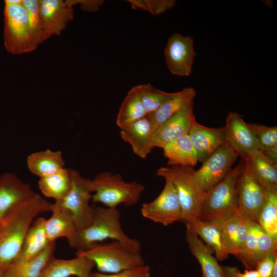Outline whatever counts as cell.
<instances>
[{"label":"cell","instance_id":"cell-1","mask_svg":"<svg viewBox=\"0 0 277 277\" xmlns=\"http://www.w3.org/2000/svg\"><path fill=\"white\" fill-rule=\"evenodd\" d=\"M52 204L35 193L0 220L1 271L15 260L32 223L39 214L50 211Z\"/></svg>","mask_w":277,"mask_h":277},{"label":"cell","instance_id":"cell-2","mask_svg":"<svg viewBox=\"0 0 277 277\" xmlns=\"http://www.w3.org/2000/svg\"><path fill=\"white\" fill-rule=\"evenodd\" d=\"M108 239L119 241L141 250L140 242L128 236L123 231L120 212L117 208L95 205L90 223L85 228L76 230L67 240L69 246L78 252L89 249Z\"/></svg>","mask_w":277,"mask_h":277},{"label":"cell","instance_id":"cell-3","mask_svg":"<svg viewBox=\"0 0 277 277\" xmlns=\"http://www.w3.org/2000/svg\"><path fill=\"white\" fill-rule=\"evenodd\" d=\"M244 164L241 159L220 182L205 193L200 220L217 223L238 211V183Z\"/></svg>","mask_w":277,"mask_h":277},{"label":"cell","instance_id":"cell-4","mask_svg":"<svg viewBox=\"0 0 277 277\" xmlns=\"http://www.w3.org/2000/svg\"><path fill=\"white\" fill-rule=\"evenodd\" d=\"M140 251L130 244L112 240L110 243L96 244L89 249L76 252V255L91 259L97 272L111 274L145 265Z\"/></svg>","mask_w":277,"mask_h":277},{"label":"cell","instance_id":"cell-5","mask_svg":"<svg viewBox=\"0 0 277 277\" xmlns=\"http://www.w3.org/2000/svg\"><path fill=\"white\" fill-rule=\"evenodd\" d=\"M193 170L191 167L171 166L156 171V175L169 180L174 186L181 209V222L185 224L200 219L205 196L193 179Z\"/></svg>","mask_w":277,"mask_h":277},{"label":"cell","instance_id":"cell-6","mask_svg":"<svg viewBox=\"0 0 277 277\" xmlns=\"http://www.w3.org/2000/svg\"><path fill=\"white\" fill-rule=\"evenodd\" d=\"M94 192L92 200L104 207L117 208L123 204L130 206L137 204L144 192L145 186L133 181L127 182L122 176L109 171H103L92 180Z\"/></svg>","mask_w":277,"mask_h":277},{"label":"cell","instance_id":"cell-7","mask_svg":"<svg viewBox=\"0 0 277 277\" xmlns=\"http://www.w3.org/2000/svg\"><path fill=\"white\" fill-rule=\"evenodd\" d=\"M4 44L8 52L17 55L36 49L23 0L4 1Z\"/></svg>","mask_w":277,"mask_h":277},{"label":"cell","instance_id":"cell-8","mask_svg":"<svg viewBox=\"0 0 277 277\" xmlns=\"http://www.w3.org/2000/svg\"><path fill=\"white\" fill-rule=\"evenodd\" d=\"M69 170L70 188L62 199L53 204L70 213L77 230L87 226L92 220L93 205H90V202L94 187L92 180L82 176L75 170Z\"/></svg>","mask_w":277,"mask_h":277},{"label":"cell","instance_id":"cell-9","mask_svg":"<svg viewBox=\"0 0 277 277\" xmlns=\"http://www.w3.org/2000/svg\"><path fill=\"white\" fill-rule=\"evenodd\" d=\"M238 157L236 153L225 144L209 156L193 177L199 189L203 192L222 181L230 172Z\"/></svg>","mask_w":277,"mask_h":277},{"label":"cell","instance_id":"cell-10","mask_svg":"<svg viewBox=\"0 0 277 277\" xmlns=\"http://www.w3.org/2000/svg\"><path fill=\"white\" fill-rule=\"evenodd\" d=\"M265 201L262 187L256 181L247 159L238 183V211L246 220L258 223Z\"/></svg>","mask_w":277,"mask_h":277},{"label":"cell","instance_id":"cell-11","mask_svg":"<svg viewBox=\"0 0 277 277\" xmlns=\"http://www.w3.org/2000/svg\"><path fill=\"white\" fill-rule=\"evenodd\" d=\"M160 194L153 201L144 203L141 208L142 215L156 223L168 226L181 220V209L174 186L165 180Z\"/></svg>","mask_w":277,"mask_h":277},{"label":"cell","instance_id":"cell-12","mask_svg":"<svg viewBox=\"0 0 277 277\" xmlns=\"http://www.w3.org/2000/svg\"><path fill=\"white\" fill-rule=\"evenodd\" d=\"M164 55L168 69L172 74L189 76L196 55L192 37L177 33L172 34L168 39Z\"/></svg>","mask_w":277,"mask_h":277},{"label":"cell","instance_id":"cell-13","mask_svg":"<svg viewBox=\"0 0 277 277\" xmlns=\"http://www.w3.org/2000/svg\"><path fill=\"white\" fill-rule=\"evenodd\" d=\"M225 129L226 144L238 155L245 159L260 150V145L254 132L238 113L227 115Z\"/></svg>","mask_w":277,"mask_h":277},{"label":"cell","instance_id":"cell-14","mask_svg":"<svg viewBox=\"0 0 277 277\" xmlns=\"http://www.w3.org/2000/svg\"><path fill=\"white\" fill-rule=\"evenodd\" d=\"M44 41L60 35L73 18V6L69 1L39 0Z\"/></svg>","mask_w":277,"mask_h":277},{"label":"cell","instance_id":"cell-15","mask_svg":"<svg viewBox=\"0 0 277 277\" xmlns=\"http://www.w3.org/2000/svg\"><path fill=\"white\" fill-rule=\"evenodd\" d=\"M195 119L193 102L182 108L161 125L153 132V147L163 148L172 142L187 135Z\"/></svg>","mask_w":277,"mask_h":277},{"label":"cell","instance_id":"cell-16","mask_svg":"<svg viewBox=\"0 0 277 277\" xmlns=\"http://www.w3.org/2000/svg\"><path fill=\"white\" fill-rule=\"evenodd\" d=\"M188 135L195 150L198 161L201 163L226 144L224 127H207L199 124L195 118L191 125Z\"/></svg>","mask_w":277,"mask_h":277},{"label":"cell","instance_id":"cell-17","mask_svg":"<svg viewBox=\"0 0 277 277\" xmlns=\"http://www.w3.org/2000/svg\"><path fill=\"white\" fill-rule=\"evenodd\" d=\"M35 192L30 186L12 173L0 176V220L10 210Z\"/></svg>","mask_w":277,"mask_h":277},{"label":"cell","instance_id":"cell-18","mask_svg":"<svg viewBox=\"0 0 277 277\" xmlns=\"http://www.w3.org/2000/svg\"><path fill=\"white\" fill-rule=\"evenodd\" d=\"M152 123L148 115L129 124L120 131L122 139L128 143L132 151L141 159H145L153 148Z\"/></svg>","mask_w":277,"mask_h":277},{"label":"cell","instance_id":"cell-19","mask_svg":"<svg viewBox=\"0 0 277 277\" xmlns=\"http://www.w3.org/2000/svg\"><path fill=\"white\" fill-rule=\"evenodd\" d=\"M94 267V262L84 255H76L71 259H57L53 256L39 277H90Z\"/></svg>","mask_w":277,"mask_h":277},{"label":"cell","instance_id":"cell-20","mask_svg":"<svg viewBox=\"0 0 277 277\" xmlns=\"http://www.w3.org/2000/svg\"><path fill=\"white\" fill-rule=\"evenodd\" d=\"M214 223L220 229L227 252L236 256L243 248L247 234L246 221L238 212L224 220Z\"/></svg>","mask_w":277,"mask_h":277},{"label":"cell","instance_id":"cell-21","mask_svg":"<svg viewBox=\"0 0 277 277\" xmlns=\"http://www.w3.org/2000/svg\"><path fill=\"white\" fill-rule=\"evenodd\" d=\"M45 221L43 217H37L33 221L26 235L20 252L12 264L23 263L35 257L50 243L45 232Z\"/></svg>","mask_w":277,"mask_h":277},{"label":"cell","instance_id":"cell-22","mask_svg":"<svg viewBox=\"0 0 277 277\" xmlns=\"http://www.w3.org/2000/svg\"><path fill=\"white\" fill-rule=\"evenodd\" d=\"M196 94L195 90L192 87L172 92L169 97L155 112L148 115L152 123L153 132L169 118L193 102Z\"/></svg>","mask_w":277,"mask_h":277},{"label":"cell","instance_id":"cell-23","mask_svg":"<svg viewBox=\"0 0 277 277\" xmlns=\"http://www.w3.org/2000/svg\"><path fill=\"white\" fill-rule=\"evenodd\" d=\"M186 240L192 255L201 266L203 277H226L223 267L196 234L187 231Z\"/></svg>","mask_w":277,"mask_h":277},{"label":"cell","instance_id":"cell-24","mask_svg":"<svg viewBox=\"0 0 277 277\" xmlns=\"http://www.w3.org/2000/svg\"><path fill=\"white\" fill-rule=\"evenodd\" d=\"M187 231L196 234L214 251L220 261L227 259L229 254L224 246L222 234L218 226L200 219L186 224Z\"/></svg>","mask_w":277,"mask_h":277},{"label":"cell","instance_id":"cell-25","mask_svg":"<svg viewBox=\"0 0 277 277\" xmlns=\"http://www.w3.org/2000/svg\"><path fill=\"white\" fill-rule=\"evenodd\" d=\"M30 171L39 177H44L65 168L61 152L46 149L31 153L27 159Z\"/></svg>","mask_w":277,"mask_h":277},{"label":"cell","instance_id":"cell-26","mask_svg":"<svg viewBox=\"0 0 277 277\" xmlns=\"http://www.w3.org/2000/svg\"><path fill=\"white\" fill-rule=\"evenodd\" d=\"M55 247V242H50L35 257L23 263L12 264L4 272L5 277H39L53 256Z\"/></svg>","mask_w":277,"mask_h":277},{"label":"cell","instance_id":"cell-27","mask_svg":"<svg viewBox=\"0 0 277 277\" xmlns=\"http://www.w3.org/2000/svg\"><path fill=\"white\" fill-rule=\"evenodd\" d=\"M52 215L46 220L45 229L50 242H56L59 238L66 239L71 236L76 228L73 217L67 210L52 204Z\"/></svg>","mask_w":277,"mask_h":277},{"label":"cell","instance_id":"cell-28","mask_svg":"<svg viewBox=\"0 0 277 277\" xmlns=\"http://www.w3.org/2000/svg\"><path fill=\"white\" fill-rule=\"evenodd\" d=\"M163 149L168 165L193 167L199 162L188 134L168 144Z\"/></svg>","mask_w":277,"mask_h":277},{"label":"cell","instance_id":"cell-29","mask_svg":"<svg viewBox=\"0 0 277 277\" xmlns=\"http://www.w3.org/2000/svg\"><path fill=\"white\" fill-rule=\"evenodd\" d=\"M245 159L262 187L277 189V163L268 159L261 150L255 151Z\"/></svg>","mask_w":277,"mask_h":277},{"label":"cell","instance_id":"cell-30","mask_svg":"<svg viewBox=\"0 0 277 277\" xmlns=\"http://www.w3.org/2000/svg\"><path fill=\"white\" fill-rule=\"evenodd\" d=\"M39 189L46 197L55 201L62 199L68 192L71 186L70 170L67 168L53 174L40 177Z\"/></svg>","mask_w":277,"mask_h":277},{"label":"cell","instance_id":"cell-31","mask_svg":"<svg viewBox=\"0 0 277 277\" xmlns=\"http://www.w3.org/2000/svg\"><path fill=\"white\" fill-rule=\"evenodd\" d=\"M147 116L140 96L135 88H131L125 97L116 119L120 128Z\"/></svg>","mask_w":277,"mask_h":277},{"label":"cell","instance_id":"cell-32","mask_svg":"<svg viewBox=\"0 0 277 277\" xmlns=\"http://www.w3.org/2000/svg\"><path fill=\"white\" fill-rule=\"evenodd\" d=\"M262 188L265 201L258 223L271 239L277 242V189Z\"/></svg>","mask_w":277,"mask_h":277},{"label":"cell","instance_id":"cell-33","mask_svg":"<svg viewBox=\"0 0 277 277\" xmlns=\"http://www.w3.org/2000/svg\"><path fill=\"white\" fill-rule=\"evenodd\" d=\"M247 234L245 243L240 252L236 256L246 269H255L260 259L258 252V223L246 220Z\"/></svg>","mask_w":277,"mask_h":277},{"label":"cell","instance_id":"cell-34","mask_svg":"<svg viewBox=\"0 0 277 277\" xmlns=\"http://www.w3.org/2000/svg\"><path fill=\"white\" fill-rule=\"evenodd\" d=\"M135 87L140 96L147 115L155 112L171 93L155 88L150 84H141Z\"/></svg>","mask_w":277,"mask_h":277},{"label":"cell","instance_id":"cell-35","mask_svg":"<svg viewBox=\"0 0 277 277\" xmlns=\"http://www.w3.org/2000/svg\"><path fill=\"white\" fill-rule=\"evenodd\" d=\"M23 4L28 13L33 42L37 48L44 41L39 0H23Z\"/></svg>","mask_w":277,"mask_h":277},{"label":"cell","instance_id":"cell-36","mask_svg":"<svg viewBox=\"0 0 277 277\" xmlns=\"http://www.w3.org/2000/svg\"><path fill=\"white\" fill-rule=\"evenodd\" d=\"M255 134L260 145V150L264 151L277 145V126L249 124Z\"/></svg>","mask_w":277,"mask_h":277},{"label":"cell","instance_id":"cell-37","mask_svg":"<svg viewBox=\"0 0 277 277\" xmlns=\"http://www.w3.org/2000/svg\"><path fill=\"white\" fill-rule=\"evenodd\" d=\"M93 277H150V268L149 266L143 265L111 274L98 272L92 273Z\"/></svg>","mask_w":277,"mask_h":277},{"label":"cell","instance_id":"cell-38","mask_svg":"<svg viewBox=\"0 0 277 277\" xmlns=\"http://www.w3.org/2000/svg\"><path fill=\"white\" fill-rule=\"evenodd\" d=\"M146 5V11L153 15L164 13L172 8L176 4L174 0H145Z\"/></svg>","mask_w":277,"mask_h":277},{"label":"cell","instance_id":"cell-39","mask_svg":"<svg viewBox=\"0 0 277 277\" xmlns=\"http://www.w3.org/2000/svg\"><path fill=\"white\" fill-rule=\"evenodd\" d=\"M276 264V252H271L258 262L255 269L261 277H270Z\"/></svg>","mask_w":277,"mask_h":277},{"label":"cell","instance_id":"cell-40","mask_svg":"<svg viewBox=\"0 0 277 277\" xmlns=\"http://www.w3.org/2000/svg\"><path fill=\"white\" fill-rule=\"evenodd\" d=\"M72 6L77 4L81 5V9L84 11L94 12L98 10L103 4L101 0H69Z\"/></svg>","mask_w":277,"mask_h":277},{"label":"cell","instance_id":"cell-41","mask_svg":"<svg viewBox=\"0 0 277 277\" xmlns=\"http://www.w3.org/2000/svg\"><path fill=\"white\" fill-rule=\"evenodd\" d=\"M235 273L237 277H261L256 269H246L244 272H242L235 267Z\"/></svg>","mask_w":277,"mask_h":277},{"label":"cell","instance_id":"cell-42","mask_svg":"<svg viewBox=\"0 0 277 277\" xmlns=\"http://www.w3.org/2000/svg\"><path fill=\"white\" fill-rule=\"evenodd\" d=\"M262 152L270 161L277 163V145L262 151Z\"/></svg>","mask_w":277,"mask_h":277},{"label":"cell","instance_id":"cell-43","mask_svg":"<svg viewBox=\"0 0 277 277\" xmlns=\"http://www.w3.org/2000/svg\"><path fill=\"white\" fill-rule=\"evenodd\" d=\"M226 277H237L235 275V267L226 266L223 267Z\"/></svg>","mask_w":277,"mask_h":277},{"label":"cell","instance_id":"cell-44","mask_svg":"<svg viewBox=\"0 0 277 277\" xmlns=\"http://www.w3.org/2000/svg\"><path fill=\"white\" fill-rule=\"evenodd\" d=\"M270 277H277V264L275 265Z\"/></svg>","mask_w":277,"mask_h":277},{"label":"cell","instance_id":"cell-45","mask_svg":"<svg viewBox=\"0 0 277 277\" xmlns=\"http://www.w3.org/2000/svg\"><path fill=\"white\" fill-rule=\"evenodd\" d=\"M0 277H5L4 272L0 271Z\"/></svg>","mask_w":277,"mask_h":277},{"label":"cell","instance_id":"cell-46","mask_svg":"<svg viewBox=\"0 0 277 277\" xmlns=\"http://www.w3.org/2000/svg\"><path fill=\"white\" fill-rule=\"evenodd\" d=\"M90 277H93V276H92V273H91V276H90Z\"/></svg>","mask_w":277,"mask_h":277}]
</instances>
